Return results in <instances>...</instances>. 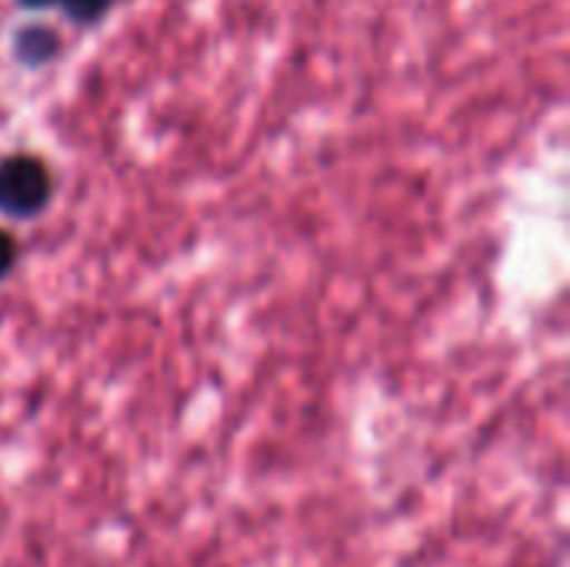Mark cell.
I'll use <instances>...</instances> for the list:
<instances>
[{"instance_id":"6da1fadb","label":"cell","mask_w":570,"mask_h":567,"mask_svg":"<svg viewBox=\"0 0 570 567\" xmlns=\"http://www.w3.org/2000/svg\"><path fill=\"white\" fill-rule=\"evenodd\" d=\"M50 170L30 154H13L0 160V214L7 217H37L50 201Z\"/></svg>"},{"instance_id":"7a4b0ae2","label":"cell","mask_w":570,"mask_h":567,"mask_svg":"<svg viewBox=\"0 0 570 567\" xmlns=\"http://www.w3.org/2000/svg\"><path fill=\"white\" fill-rule=\"evenodd\" d=\"M57 50H60L57 33H53L50 27H40V23H30V27L17 30V37H13V53H17V60L27 63V67L47 63L50 57H57Z\"/></svg>"},{"instance_id":"3957f363","label":"cell","mask_w":570,"mask_h":567,"mask_svg":"<svg viewBox=\"0 0 570 567\" xmlns=\"http://www.w3.org/2000/svg\"><path fill=\"white\" fill-rule=\"evenodd\" d=\"M60 3H63V13H67L77 27L100 23L104 13L114 7V0H60Z\"/></svg>"},{"instance_id":"277c9868","label":"cell","mask_w":570,"mask_h":567,"mask_svg":"<svg viewBox=\"0 0 570 567\" xmlns=\"http://www.w3.org/2000/svg\"><path fill=\"white\" fill-rule=\"evenodd\" d=\"M13 264H17V241L7 231H0V281L13 271Z\"/></svg>"},{"instance_id":"5b68a950","label":"cell","mask_w":570,"mask_h":567,"mask_svg":"<svg viewBox=\"0 0 570 567\" xmlns=\"http://www.w3.org/2000/svg\"><path fill=\"white\" fill-rule=\"evenodd\" d=\"M23 7H50V3H60V0H20Z\"/></svg>"}]
</instances>
